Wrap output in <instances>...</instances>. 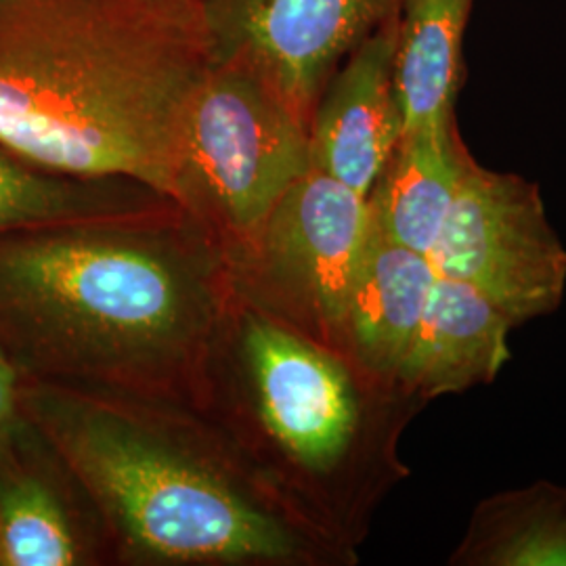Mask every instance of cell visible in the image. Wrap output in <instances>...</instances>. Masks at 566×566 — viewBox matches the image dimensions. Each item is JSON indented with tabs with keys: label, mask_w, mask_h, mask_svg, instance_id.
I'll use <instances>...</instances> for the list:
<instances>
[{
	"label": "cell",
	"mask_w": 566,
	"mask_h": 566,
	"mask_svg": "<svg viewBox=\"0 0 566 566\" xmlns=\"http://www.w3.org/2000/svg\"><path fill=\"white\" fill-rule=\"evenodd\" d=\"M55 468L57 458L25 418L0 434V566L81 563V539Z\"/></svg>",
	"instance_id": "11"
},
{
	"label": "cell",
	"mask_w": 566,
	"mask_h": 566,
	"mask_svg": "<svg viewBox=\"0 0 566 566\" xmlns=\"http://www.w3.org/2000/svg\"><path fill=\"white\" fill-rule=\"evenodd\" d=\"M514 325L481 292L437 273L397 376L430 397L486 385L510 359Z\"/></svg>",
	"instance_id": "10"
},
{
	"label": "cell",
	"mask_w": 566,
	"mask_h": 566,
	"mask_svg": "<svg viewBox=\"0 0 566 566\" xmlns=\"http://www.w3.org/2000/svg\"><path fill=\"white\" fill-rule=\"evenodd\" d=\"M434 280L430 256L395 242L371 223L344 319V334L369 369L397 374Z\"/></svg>",
	"instance_id": "12"
},
{
	"label": "cell",
	"mask_w": 566,
	"mask_h": 566,
	"mask_svg": "<svg viewBox=\"0 0 566 566\" xmlns=\"http://www.w3.org/2000/svg\"><path fill=\"white\" fill-rule=\"evenodd\" d=\"M458 556L468 565L566 566V489L537 485L493 497Z\"/></svg>",
	"instance_id": "16"
},
{
	"label": "cell",
	"mask_w": 566,
	"mask_h": 566,
	"mask_svg": "<svg viewBox=\"0 0 566 566\" xmlns=\"http://www.w3.org/2000/svg\"><path fill=\"white\" fill-rule=\"evenodd\" d=\"M181 208L0 233V353L21 380L147 388L196 364L221 261Z\"/></svg>",
	"instance_id": "2"
},
{
	"label": "cell",
	"mask_w": 566,
	"mask_h": 566,
	"mask_svg": "<svg viewBox=\"0 0 566 566\" xmlns=\"http://www.w3.org/2000/svg\"><path fill=\"white\" fill-rule=\"evenodd\" d=\"M243 350L271 437L308 470L338 464L357 426V401L343 365L259 317L245 325Z\"/></svg>",
	"instance_id": "8"
},
{
	"label": "cell",
	"mask_w": 566,
	"mask_h": 566,
	"mask_svg": "<svg viewBox=\"0 0 566 566\" xmlns=\"http://www.w3.org/2000/svg\"><path fill=\"white\" fill-rule=\"evenodd\" d=\"M21 413L122 542L160 563H277L294 531L221 470L88 392L21 380Z\"/></svg>",
	"instance_id": "3"
},
{
	"label": "cell",
	"mask_w": 566,
	"mask_h": 566,
	"mask_svg": "<svg viewBox=\"0 0 566 566\" xmlns=\"http://www.w3.org/2000/svg\"><path fill=\"white\" fill-rule=\"evenodd\" d=\"M214 44L198 0H0V145L172 200Z\"/></svg>",
	"instance_id": "1"
},
{
	"label": "cell",
	"mask_w": 566,
	"mask_h": 566,
	"mask_svg": "<svg viewBox=\"0 0 566 566\" xmlns=\"http://www.w3.org/2000/svg\"><path fill=\"white\" fill-rule=\"evenodd\" d=\"M21 378L15 367L0 353V434L20 424Z\"/></svg>",
	"instance_id": "17"
},
{
	"label": "cell",
	"mask_w": 566,
	"mask_h": 566,
	"mask_svg": "<svg viewBox=\"0 0 566 566\" xmlns=\"http://www.w3.org/2000/svg\"><path fill=\"white\" fill-rule=\"evenodd\" d=\"M455 120L403 133L369 198L374 223L430 256L470 160Z\"/></svg>",
	"instance_id": "13"
},
{
	"label": "cell",
	"mask_w": 566,
	"mask_h": 566,
	"mask_svg": "<svg viewBox=\"0 0 566 566\" xmlns=\"http://www.w3.org/2000/svg\"><path fill=\"white\" fill-rule=\"evenodd\" d=\"M308 168V124L245 63L214 57L187 112L172 202L254 238Z\"/></svg>",
	"instance_id": "4"
},
{
	"label": "cell",
	"mask_w": 566,
	"mask_h": 566,
	"mask_svg": "<svg viewBox=\"0 0 566 566\" xmlns=\"http://www.w3.org/2000/svg\"><path fill=\"white\" fill-rule=\"evenodd\" d=\"M371 223L369 198L311 166L254 235L271 282L324 334L344 332Z\"/></svg>",
	"instance_id": "7"
},
{
	"label": "cell",
	"mask_w": 566,
	"mask_h": 566,
	"mask_svg": "<svg viewBox=\"0 0 566 566\" xmlns=\"http://www.w3.org/2000/svg\"><path fill=\"white\" fill-rule=\"evenodd\" d=\"M177 208L142 182L44 170L0 145V233L158 214Z\"/></svg>",
	"instance_id": "15"
},
{
	"label": "cell",
	"mask_w": 566,
	"mask_h": 566,
	"mask_svg": "<svg viewBox=\"0 0 566 566\" xmlns=\"http://www.w3.org/2000/svg\"><path fill=\"white\" fill-rule=\"evenodd\" d=\"M395 32L397 21L361 42L340 63L308 122L311 166L365 198L403 139Z\"/></svg>",
	"instance_id": "9"
},
{
	"label": "cell",
	"mask_w": 566,
	"mask_h": 566,
	"mask_svg": "<svg viewBox=\"0 0 566 566\" xmlns=\"http://www.w3.org/2000/svg\"><path fill=\"white\" fill-rule=\"evenodd\" d=\"M198 2H203V0H198Z\"/></svg>",
	"instance_id": "18"
},
{
	"label": "cell",
	"mask_w": 566,
	"mask_h": 566,
	"mask_svg": "<svg viewBox=\"0 0 566 566\" xmlns=\"http://www.w3.org/2000/svg\"><path fill=\"white\" fill-rule=\"evenodd\" d=\"M403 0H203L214 57L245 63L306 124L332 74Z\"/></svg>",
	"instance_id": "6"
},
{
	"label": "cell",
	"mask_w": 566,
	"mask_h": 566,
	"mask_svg": "<svg viewBox=\"0 0 566 566\" xmlns=\"http://www.w3.org/2000/svg\"><path fill=\"white\" fill-rule=\"evenodd\" d=\"M439 275L481 292L514 324L552 313L566 290V248L535 182L470 158L430 252Z\"/></svg>",
	"instance_id": "5"
},
{
	"label": "cell",
	"mask_w": 566,
	"mask_h": 566,
	"mask_svg": "<svg viewBox=\"0 0 566 566\" xmlns=\"http://www.w3.org/2000/svg\"><path fill=\"white\" fill-rule=\"evenodd\" d=\"M472 7L474 0H403L395 32V84L405 133L455 120Z\"/></svg>",
	"instance_id": "14"
}]
</instances>
